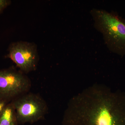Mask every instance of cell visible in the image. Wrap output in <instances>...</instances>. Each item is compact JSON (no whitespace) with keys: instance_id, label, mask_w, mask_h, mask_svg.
<instances>
[{"instance_id":"1","label":"cell","mask_w":125,"mask_h":125,"mask_svg":"<svg viewBox=\"0 0 125 125\" xmlns=\"http://www.w3.org/2000/svg\"><path fill=\"white\" fill-rule=\"evenodd\" d=\"M62 125H125V93L95 84L70 99Z\"/></svg>"},{"instance_id":"2","label":"cell","mask_w":125,"mask_h":125,"mask_svg":"<svg viewBox=\"0 0 125 125\" xmlns=\"http://www.w3.org/2000/svg\"><path fill=\"white\" fill-rule=\"evenodd\" d=\"M90 14L94 27L102 34L109 51L125 56V19L116 12L102 9H92Z\"/></svg>"},{"instance_id":"3","label":"cell","mask_w":125,"mask_h":125,"mask_svg":"<svg viewBox=\"0 0 125 125\" xmlns=\"http://www.w3.org/2000/svg\"><path fill=\"white\" fill-rule=\"evenodd\" d=\"M11 102L18 124L32 123L42 120L48 112L47 103L38 94H25Z\"/></svg>"},{"instance_id":"4","label":"cell","mask_w":125,"mask_h":125,"mask_svg":"<svg viewBox=\"0 0 125 125\" xmlns=\"http://www.w3.org/2000/svg\"><path fill=\"white\" fill-rule=\"evenodd\" d=\"M31 87L30 80L22 72L0 70V99L10 101L26 94Z\"/></svg>"},{"instance_id":"5","label":"cell","mask_w":125,"mask_h":125,"mask_svg":"<svg viewBox=\"0 0 125 125\" xmlns=\"http://www.w3.org/2000/svg\"><path fill=\"white\" fill-rule=\"evenodd\" d=\"M7 57L15 63L23 73L35 70L39 61L37 47L26 42L12 43L9 46Z\"/></svg>"},{"instance_id":"6","label":"cell","mask_w":125,"mask_h":125,"mask_svg":"<svg viewBox=\"0 0 125 125\" xmlns=\"http://www.w3.org/2000/svg\"><path fill=\"white\" fill-rule=\"evenodd\" d=\"M15 109L12 102L9 103L0 115V125H18Z\"/></svg>"},{"instance_id":"7","label":"cell","mask_w":125,"mask_h":125,"mask_svg":"<svg viewBox=\"0 0 125 125\" xmlns=\"http://www.w3.org/2000/svg\"><path fill=\"white\" fill-rule=\"evenodd\" d=\"M11 3V1L10 0H0V14H1Z\"/></svg>"},{"instance_id":"8","label":"cell","mask_w":125,"mask_h":125,"mask_svg":"<svg viewBox=\"0 0 125 125\" xmlns=\"http://www.w3.org/2000/svg\"><path fill=\"white\" fill-rule=\"evenodd\" d=\"M9 101L5 99H0V115L2 113Z\"/></svg>"}]
</instances>
